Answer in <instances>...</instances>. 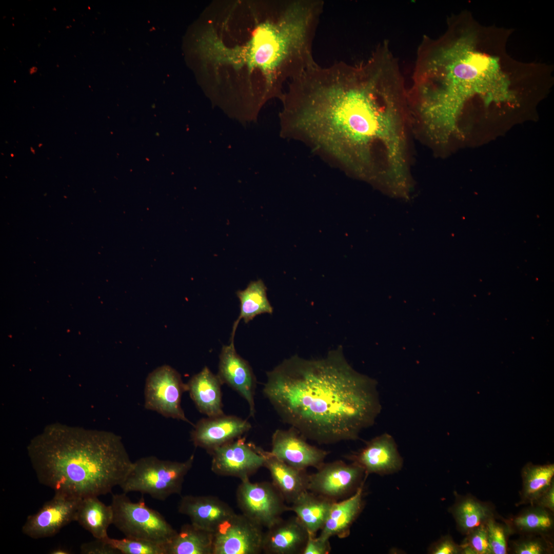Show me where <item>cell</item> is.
<instances>
[{"mask_svg":"<svg viewBox=\"0 0 554 554\" xmlns=\"http://www.w3.org/2000/svg\"><path fill=\"white\" fill-rule=\"evenodd\" d=\"M309 533L296 516L282 518L264 532L262 552L302 554Z\"/></svg>","mask_w":554,"mask_h":554,"instance_id":"19","label":"cell"},{"mask_svg":"<svg viewBox=\"0 0 554 554\" xmlns=\"http://www.w3.org/2000/svg\"><path fill=\"white\" fill-rule=\"evenodd\" d=\"M510 545L508 549L515 554H551L554 552L553 538L538 535H521Z\"/></svg>","mask_w":554,"mask_h":554,"instance_id":"30","label":"cell"},{"mask_svg":"<svg viewBox=\"0 0 554 554\" xmlns=\"http://www.w3.org/2000/svg\"><path fill=\"white\" fill-rule=\"evenodd\" d=\"M266 374L263 393L282 421L319 444L358 439L381 410L377 382L354 370L342 346L319 360L293 355Z\"/></svg>","mask_w":554,"mask_h":554,"instance_id":"2","label":"cell"},{"mask_svg":"<svg viewBox=\"0 0 554 554\" xmlns=\"http://www.w3.org/2000/svg\"><path fill=\"white\" fill-rule=\"evenodd\" d=\"M187 391L180 374L172 367L160 366L147 377L145 387V407L166 418L182 420L192 425L181 406L183 393Z\"/></svg>","mask_w":554,"mask_h":554,"instance_id":"8","label":"cell"},{"mask_svg":"<svg viewBox=\"0 0 554 554\" xmlns=\"http://www.w3.org/2000/svg\"><path fill=\"white\" fill-rule=\"evenodd\" d=\"M211 469L216 474L249 479L261 467L264 458L259 447L239 438L212 450Z\"/></svg>","mask_w":554,"mask_h":554,"instance_id":"12","label":"cell"},{"mask_svg":"<svg viewBox=\"0 0 554 554\" xmlns=\"http://www.w3.org/2000/svg\"><path fill=\"white\" fill-rule=\"evenodd\" d=\"M194 459V454L183 462L163 460L154 456L141 458L133 462L120 486L126 493L139 492L154 499L166 500L172 494L181 493L185 477Z\"/></svg>","mask_w":554,"mask_h":554,"instance_id":"6","label":"cell"},{"mask_svg":"<svg viewBox=\"0 0 554 554\" xmlns=\"http://www.w3.org/2000/svg\"><path fill=\"white\" fill-rule=\"evenodd\" d=\"M486 523L470 531L460 544L461 554H492Z\"/></svg>","mask_w":554,"mask_h":554,"instance_id":"32","label":"cell"},{"mask_svg":"<svg viewBox=\"0 0 554 554\" xmlns=\"http://www.w3.org/2000/svg\"><path fill=\"white\" fill-rule=\"evenodd\" d=\"M263 528L243 514L235 513L213 532L212 554L262 552Z\"/></svg>","mask_w":554,"mask_h":554,"instance_id":"11","label":"cell"},{"mask_svg":"<svg viewBox=\"0 0 554 554\" xmlns=\"http://www.w3.org/2000/svg\"><path fill=\"white\" fill-rule=\"evenodd\" d=\"M346 457L360 466L366 476L396 472L401 469L403 463L394 439L387 433L373 438L367 442L363 448Z\"/></svg>","mask_w":554,"mask_h":554,"instance_id":"17","label":"cell"},{"mask_svg":"<svg viewBox=\"0 0 554 554\" xmlns=\"http://www.w3.org/2000/svg\"><path fill=\"white\" fill-rule=\"evenodd\" d=\"M113 524L126 537L168 543L177 531L157 510L146 505L144 498L133 502L126 493L113 494L110 504Z\"/></svg>","mask_w":554,"mask_h":554,"instance_id":"7","label":"cell"},{"mask_svg":"<svg viewBox=\"0 0 554 554\" xmlns=\"http://www.w3.org/2000/svg\"><path fill=\"white\" fill-rule=\"evenodd\" d=\"M187 391L199 411L208 417L224 414L221 383L217 374L207 367L188 382Z\"/></svg>","mask_w":554,"mask_h":554,"instance_id":"20","label":"cell"},{"mask_svg":"<svg viewBox=\"0 0 554 554\" xmlns=\"http://www.w3.org/2000/svg\"><path fill=\"white\" fill-rule=\"evenodd\" d=\"M27 450L41 484L78 499L110 493L133 464L116 434L60 423L47 425Z\"/></svg>","mask_w":554,"mask_h":554,"instance_id":"4","label":"cell"},{"mask_svg":"<svg viewBox=\"0 0 554 554\" xmlns=\"http://www.w3.org/2000/svg\"><path fill=\"white\" fill-rule=\"evenodd\" d=\"M322 13L312 0L264 3L249 39L230 47L232 68L259 75L264 101L282 99L283 84L316 63L312 45Z\"/></svg>","mask_w":554,"mask_h":554,"instance_id":"5","label":"cell"},{"mask_svg":"<svg viewBox=\"0 0 554 554\" xmlns=\"http://www.w3.org/2000/svg\"><path fill=\"white\" fill-rule=\"evenodd\" d=\"M295 428L277 429L271 438V452L288 465L300 470L318 468L324 462L328 452L312 446Z\"/></svg>","mask_w":554,"mask_h":554,"instance_id":"14","label":"cell"},{"mask_svg":"<svg viewBox=\"0 0 554 554\" xmlns=\"http://www.w3.org/2000/svg\"><path fill=\"white\" fill-rule=\"evenodd\" d=\"M429 552L432 554H461V547L450 535H446L431 545Z\"/></svg>","mask_w":554,"mask_h":554,"instance_id":"35","label":"cell"},{"mask_svg":"<svg viewBox=\"0 0 554 554\" xmlns=\"http://www.w3.org/2000/svg\"><path fill=\"white\" fill-rule=\"evenodd\" d=\"M164 546L165 554H212L213 532L186 523Z\"/></svg>","mask_w":554,"mask_h":554,"instance_id":"27","label":"cell"},{"mask_svg":"<svg viewBox=\"0 0 554 554\" xmlns=\"http://www.w3.org/2000/svg\"><path fill=\"white\" fill-rule=\"evenodd\" d=\"M329 540L309 534L302 554L329 553L331 550Z\"/></svg>","mask_w":554,"mask_h":554,"instance_id":"34","label":"cell"},{"mask_svg":"<svg viewBox=\"0 0 554 554\" xmlns=\"http://www.w3.org/2000/svg\"><path fill=\"white\" fill-rule=\"evenodd\" d=\"M333 502L307 490L288 506V511L294 512L309 534L315 536L322 528Z\"/></svg>","mask_w":554,"mask_h":554,"instance_id":"24","label":"cell"},{"mask_svg":"<svg viewBox=\"0 0 554 554\" xmlns=\"http://www.w3.org/2000/svg\"><path fill=\"white\" fill-rule=\"evenodd\" d=\"M97 496H89L81 499L75 521L95 539H104L108 537L107 530L113 522V511L111 505H106Z\"/></svg>","mask_w":554,"mask_h":554,"instance_id":"25","label":"cell"},{"mask_svg":"<svg viewBox=\"0 0 554 554\" xmlns=\"http://www.w3.org/2000/svg\"><path fill=\"white\" fill-rule=\"evenodd\" d=\"M532 505L540 506L554 512V482Z\"/></svg>","mask_w":554,"mask_h":554,"instance_id":"37","label":"cell"},{"mask_svg":"<svg viewBox=\"0 0 554 554\" xmlns=\"http://www.w3.org/2000/svg\"><path fill=\"white\" fill-rule=\"evenodd\" d=\"M236 293L240 302V312L233 325L231 339H234L241 320L247 324L258 315L271 314L273 312V308L267 298V288L262 280L250 282L245 289L238 290Z\"/></svg>","mask_w":554,"mask_h":554,"instance_id":"28","label":"cell"},{"mask_svg":"<svg viewBox=\"0 0 554 554\" xmlns=\"http://www.w3.org/2000/svg\"><path fill=\"white\" fill-rule=\"evenodd\" d=\"M486 526L492 554L508 553V540L511 535L508 526L497 521L495 517L489 518Z\"/></svg>","mask_w":554,"mask_h":554,"instance_id":"33","label":"cell"},{"mask_svg":"<svg viewBox=\"0 0 554 554\" xmlns=\"http://www.w3.org/2000/svg\"><path fill=\"white\" fill-rule=\"evenodd\" d=\"M217 375L222 384H227L246 401L249 416L254 417L256 378L249 363L236 352L234 340L222 346Z\"/></svg>","mask_w":554,"mask_h":554,"instance_id":"15","label":"cell"},{"mask_svg":"<svg viewBox=\"0 0 554 554\" xmlns=\"http://www.w3.org/2000/svg\"><path fill=\"white\" fill-rule=\"evenodd\" d=\"M316 469L308 474L307 490L334 502L353 494L367 476L359 465L342 460L324 462Z\"/></svg>","mask_w":554,"mask_h":554,"instance_id":"10","label":"cell"},{"mask_svg":"<svg viewBox=\"0 0 554 554\" xmlns=\"http://www.w3.org/2000/svg\"><path fill=\"white\" fill-rule=\"evenodd\" d=\"M177 509L180 513L188 517L191 523L212 532L235 513L228 504L212 496H184Z\"/></svg>","mask_w":554,"mask_h":554,"instance_id":"18","label":"cell"},{"mask_svg":"<svg viewBox=\"0 0 554 554\" xmlns=\"http://www.w3.org/2000/svg\"><path fill=\"white\" fill-rule=\"evenodd\" d=\"M80 552L82 554H121L105 539H97L83 543L80 547Z\"/></svg>","mask_w":554,"mask_h":554,"instance_id":"36","label":"cell"},{"mask_svg":"<svg viewBox=\"0 0 554 554\" xmlns=\"http://www.w3.org/2000/svg\"><path fill=\"white\" fill-rule=\"evenodd\" d=\"M512 32L482 25L463 11L447 19L439 37L424 35L409 93L427 130L455 119L470 104L506 111L541 82V63L521 62L507 51Z\"/></svg>","mask_w":554,"mask_h":554,"instance_id":"1","label":"cell"},{"mask_svg":"<svg viewBox=\"0 0 554 554\" xmlns=\"http://www.w3.org/2000/svg\"><path fill=\"white\" fill-rule=\"evenodd\" d=\"M522 486L518 505H532L554 482V465L528 463L521 470Z\"/></svg>","mask_w":554,"mask_h":554,"instance_id":"29","label":"cell"},{"mask_svg":"<svg viewBox=\"0 0 554 554\" xmlns=\"http://www.w3.org/2000/svg\"><path fill=\"white\" fill-rule=\"evenodd\" d=\"M364 485L349 497L332 503L319 536L326 539L349 536L352 525L364 507Z\"/></svg>","mask_w":554,"mask_h":554,"instance_id":"21","label":"cell"},{"mask_svg":"<svg viewBox=\"0 0 554 554\" xmlns=\"http://www.w3.org/2000/svg\"><path fill=\"white\" fill-rule=\"evenodd\" d=\"M409 112L398 67L377 58L349 64L323 120L329 161L369 183L379 173L378 148H383L388 163L397 165L404 161L401 125Z\"/></svg>","mask_w":554,"mask_h":554,"instance_id":"3","label":"cell"},{"mask_svg":"<svg viewBox=\"0 0 554 554\" xmlns=\"http://www.w3.org/2000/svg\"><path fill=\"white\" fill-rule=\"evenodd\" d=\"M121 554H165L164 545L149 541L126 537L104 539Z\"/></svg>","mask_w":554,"mask_h":554,"instance_id":"31","label":"cell"},{"mask_svg":"<svg viewBox=\"0 0 554 554\" xmlns=\"http://www.w3.org/2000/svg\"><path fill=\"white\" fill-rule=\"evenodd\" d=\"M455 500L449 511L454 518L458 530L466 535L470 531L495 517L494 510L489 503L482 502L471 494L455 493Z\"/></svg>","mask_w":554,"mask_h":554,"instance_id":"23","label":"cell"},{"mask_svg":"<svg viewBox=\"0 0 554 554\" xmlns=\"http://www.w3.org/2000/svg\"><path fill=\"white\" fill-rule=\"evenodd\" d=\"M51 554H69L71 552L66 548L58 547L52 549L50 552Z\"/></svg>","mask_w":554,"mask_h":554,"instance_id":"38","label":"cell"},{"mask_svg":"<svg viewBox=\"0 0 554 554\" xmlns=\"http://www.w3.org/2000/svg\"><path fill=\"white\" fill-rule=\"evenodd\" d=\"M264 458V467L269 471L272 483L280 492L286 502L291 504L299 495L307 490L308 474L279 459L271 451L259 447Z\"/></svg>","mask_w":554,"mask_h":554,"instance_id":"22","label":"cell"},{"mask_svg":"<svg viewBox=\"0 0 554 554\" xmlns=\"http://www.w3.org/2000/svg\"><path fill=\"white\" fill-rule=\"evenodd\" d=\"M517 515L503 520L511 534L538 535L552 538L553 512L535 505H528Z\"/></svg>","mask_w":554,"mask_h":554,"instance_id":"26","label":"cell"},{"mask_svg":"<svg viewBox=\"0 0 554 554\" xmlns=\"http://www.w3.org/2000/svg\"><path fill=\"white\" fill-rule=\"evenodd\" d=\"M251 428L247 420L224 414L200 420L194 425L190 438L195 447L209 453L214 449L241 437Z\"/></svg>","mask_w":554,"mask_h":554,"instance_id":"16","label":"cell"},{"mask_svg":"<svg viewBox=\"0 0 554 554\" xmlns=\"http://www.w3.org/2000/svg\"><path fill=\"white\" fill-rule=\"evenodd\" d=\"M236 496L242 513L263 527H270L288 511L283 497L272 482L242 480Z\"/></svg>","mask_w":554,"mask_h":554,"instance_id":"9","label":"cell"},{"mask_svg":"<svg viewBox=\"0 0 554 554\" xmlns=\"http://www.w3.org/2000/svg\"><path fill=\"white\" fill-rule=\"evenodd\" d=\"M81 499L54 493L36 513L28 516L22 526V532L34 539L54 536L75 521Z\"/></svg>","mask_w":554,"mask_h":554,"instance_id":"13","label":"cell"}]
</instances>
